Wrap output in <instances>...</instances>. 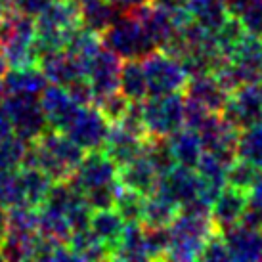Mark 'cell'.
<instances>
[{
    "label": "cell",
    "mask_w": 262,
    "mask_h": 262,
    "mask_svg": "<svg viewBox=\"0 0 262 262\" xmlns=\"http://www.w3.org/2000/svg\"><path fill=\"white\" fill-rule=\"evenodd\" d=\"M258 96H260V110H262V80L258 82Z\"/></svg>",
    "instance_id": "cell-48"
},
{
    "label": "cell",
    "mask_w": 262,
    "mask_h": 262,
    "mask_svg": "<svg viewBox=\"0 0 262 262\" xmlns=\"http://www.w3.org/2000/svg\"><path fill=\"white\" fill-rule=\"evenodd\" d=\"M12 134H14L12 121H10V117H8L4 103L0 102V140L8 138V136H12Z\"/></svg>",
    "instance_id": "cell-44"
},
{
    "label": "cell",
    "mask_w": 262,
    "mask_h": 262,
    "mask_svg": "<svg viewBox=\"0 0 262 262\" xmlns=\"http://www.w3.org/2000/svg\"><path fill=\"white\" fill-rule=\"evenodd\" d=\"M2 103H4L8 117L12 121L14 134H17L25 142H33L42 132L48 130V124H46V119H44L38 96L6 94Z\"/></svg>",
    "instance_id": "cell-7"
},
{
    "label": "cell",
    "mask_w": 262,
    "mask_h": 262,
    "mask_svg": "<svg viewBox=\"0 0 262 262\" xmlns=\"http://www.w3.org/2000/svg\"><path fill=\"white\" fill-rule=\"evenodd\" d=\"M226 59L239 69L245 84H258L262 80V37L245 33Z\"/></svg>",
    "instance_id": "cell-17"
},
{
    "label": "cell",
    "mask_w": 262,
    "mask_h": 262,
    "mask_svg": "<svg viewBox=\"0 0 262 262\" xmlns=\"http://www.w3.org/2000/svg\"><path fill=\"white\" fill-rule=\"evenodd\" d=\"M220 115L239 130L260 123L262 110L258 84H243V86L235 88L233 92H230Z\"/></svg>",
    "instance_id": "cell-11"
},
{
    "label": "cell",
    "mask_w": 262,
    "mask_h": 262,
    "mask_svg": "<svg viewBox=\"0 0 262 262\" xmlns=\"http://www.w3.org/2000/svg\"><path fill=\"white\" fill-rule=\"evenodd\" d=\"M144 235H146V249L149 260H161L168 249V241H170V233L167 228H147L144 226Z\"/></svg>",
    "instance_id": "cell-38"
},
{
    "label": "cell",
    "mask_w": 262,
    "mask_h": 262,
    "mask_svg": "<svg viewBox=\"0 0 262 262\" xmlns=\"http://www.w3.org/2000/svg\"><path fill=\"white\" fill-rule=\"evenodd\" d=\"M38 67L42 69L48 82L66 88L71 86L77 80L86 79V63H82L80 59H77L66 50L42 56L38 59Z\"/></svg>",
    "instance_id": "cell-14"
},
{
    "label": "cell",
    "mask_w": 262,
    "mask_h": 262,
    "mask_svg": "<svg viewBox=\"0 0 262 262\" xmlns=\"http://www.w3.org/2000/svg\"><path fill=\"white\" fill-rule=\"evenodd\" d=\"M184 96L203 105L205 110L211 113H220L224 110L226 100L230 92L224 90L214 75H197V77H189L188 84L184 88Z\"/></svg>",
    "instance_id": "cell-18"
},
{
    "label": "cell",
    "mask_w": 262,
    "mask_h": 262,
    "mask_svg": "<svg viewBox=\"0 0 262 262\" xmlns=\"http://www.w3.org/2000/svg\"><path fill=\"white\" fill-rule=\"evenodd\" d=\"M79 12L80 23L100 35L121 14L110 0H79Z\"/></svg>",
    "instance_id": "cell-27"
},
{
    "label": "cell",
    "mask_w": 262,
    "mask_h": 262,
    "mask_svg": "<svg viewBox=\"0 0 262 262\" xmlns=\"http://www.w3.org/2000/svg\"><path fill=\"white\" fill-rule=\"evenodd\" d=\"M124 224L126 222L115 211V207H107V209H94L92 211L88 228L107 247V251H110L111 255V251L117 245V241L121 239V235H123Z\"/></svg>",
    "instance_id": "cell-23"
},
{
    "label": "cell",
    "mask_w": 262,
    "mask_h": 262,
    "mask_svg": "<svg viewBox=\"0 0 262 262\" xmlns=\"http://www.w3.org/2000/svg\"><path fill=\"white\" fill-rule=\"evenodd\" d=\"M168 138L172 155L178 165H186V167H195L199 157L203 155V142L199 132L189 128V126H182L176 132H172Z\"/></svg>",
    "instance_id": "cell-25"
},
{
    "label": "cell",
    "mask_w": 262,
    "mask_h": 262,
    "mask_svg": "<svg viewBox=\"0 0 262 262\" xmlns=\"http://www.w3.org/2000/svg\"><path fill=\"white\" fill-rule=\"evenodd\" d=\"M19 180H21L23 203L33 207V209H38L46 201V197L54 186L50 176L35 165H21L19 167Z\"/></svg>",
    "instance_id": "cell-24"
},
{
    "label": "cell",
    "mask_w": 262,
    "mask_h": 262,
    "mask_svg": "<svg viewBox=\"0 0 262 262\" xmlns=\"http://www.w3.org/2000/svg\"><path fill=\"white\" fill-rule=\"evenodd\" d=\"M119 92L130 102H142L149 96L142 59H123L119 73Z\"/></svg>",
    "instance_id": "cell-26"
},
{
    "label": "cell",
    "mask_w": 262,
    "mask_h": 262,
    "mask_svg": "<svg viewBox=\"0 0 262 262\" xmlns=\"http://www.w3.org/2000/svg\"><path fill=\"white\" fill-rule=\"evenodd\" d=\"M102 35V42L107 46V50L121 59H144L157 50L136 14H119Z\"/></svg>",
    "instance_id": "cell-4"
},
{
    "label": "cell",
    "mask_w": 262,
    "mask_h": 262,
    "mask_svg": "<svg viewBox=\"0 0 262 262\" xmlns=\"http://www.w3.org/2000/svg\"><path fill=\"white\" fill-rule=\"evenodd\" d=\"M38 102H40L48 128L59 132L67 130V126L73 123L75 115L80 110V103L75 102L66 86L52 84V82L46 84L42 92L38 94Z\"/></svg>",
    "instance_id": "cell-12"
},
{
    "label": "cell",
    "mask_w": 262,
    "mask_h": 262,
    "mask_svg": "<svg viewBox=\"0 0 262 262\" xmlns=\"http://www.w3.org/2000/svg\"><path fill=\"white\" fill-rule=\"evenodd\" d=\"M8 237V209L0 207V249Z\"/></svg>",
    "instance_id": "cell-46"
},
{
    "label": "cell",
    "mask_w": 262,
    "mask_h": 262,
    "mask_svg": "<svg viewBox=\"0 0 262 262\" xmlns=\"http://www.w3.org/2000/svg\"><path fill=\"white\" fill-rule=\"evenodd\" d=\"M180 207L163 195L159 191H153L146 195V203H144V216H142V224L147 228H167L174 216L178 214Z\"/></svg>",
    "instance_id": "cell-29"
},
{
    "label": "cell",
    "mask_w": 262,
    "mask_h": 262,
    "mask_svg": "<svg viewBox=\"0 0 262 262\" xmlns=\"http://www.w3.org/2000/svg\"><path fill=\"white\" fill-rule=\"evenodd\" d=\"M27 149H29V142L19 138L17 134L0 140V172L21 167L27 157Z\"/></svg>",
    "instance_id": "cell-35"
},
{
    "label": "cell",
    "mask_w": 262,
    "mask_h": 262,
    "mask_svg": "<svg viewBox=\"0 0 262 262\" xmlns=\"http://www.w3.org/2000/svg\"><path fill=\"white\" fill-rule=\"evenodd\" d=\"M123 59L107 48H100L86 63V80L92 88L94 103L119 90V73Z\"/></svg>",
    "instance_id": "cell-10"
},
{
    "label": "cell",
    "mask_w": 262,
    "mask_h": 262,
    "mask_svg": "<svg viewBox=\"0 0 262 262\" xmlns=\"http://www.w3.org/2000/svg\"><path fill=\"white\" fill-rule=\"evenodd\" d=\"M50 0H15L14 8L21 14L29 15V17H37L42 14V10L48 6Z\"/></svg>",
    "instance_id": "cell-42"
},
{
    "label": "cell",
    "mask_w": 262,
    "mask_h": 262,
    "mask_svg": "<svg viewBox=\"0 0 262 262\" xmlns=\"http://www.w3.org/2000/svg\"><path fill=\"white\" fill-rule=\"evenodd\" d=\"M144 155L147 161L153 165V168L157 170V174H165L170 168L178 165L172 155L168 138H157V136H147L146 138V147H144Z\"/></svg>",
    "instance_id": "cell-33"
},
{
    "label": "cell",
    "mask_w": 262,
    "mask_h": 262,
    "mask_svg": "<svg viewBox=\"0 0 262 262\" xmlns=\"http://www.w3.org/2000/svg\"><path fill=\"white\" fill-rule=\"evenodd\" d=\"M247 203L249 191L226 184L224 189L214 199V203L211 205V219L214 222V226H216V230L226 232V230L233 228L235 224H239L241 214L245 211Z\"/></svg>",
    "instance_id": "cell-16"
},
{
    "label": "cell",
    "mask_w": 262,
    "mask_h": 262,
    "mask_svg": "<svg viewBox=\"0 0 262 262\" xmlns=\"http://www.w3.org/2000/svg\"><path fill=\"white\" fill-rule=\"evenodd\" d=\"M67 247L71 251L73 260H105V258H110L107 247L90 232V228L71 233V237L67 239Z\"/></svg>",
    "instance_id": "cell-30"
},
{
    "label": "cell",
    "mask_w": 262,
    "mask_h": 262,
    "mask_svg": "<svg viewBox=\"0 0 262 262\" xmlns=\"http://www.w3.org/2000/svg\"><path fill=\"white\" fill-rule=\"evenodd\" d=\"M96 105L102 110V113L107 117L110 123H119V121H123V117L126 115V111L130 107V100H126V98L117 90L113 94L105 96L102 100H98Z\"/></svg>",
    "instance_id": "cell-39"
},
{
    "label": "cell",
    "mask_w": 262,
    "mask_h": 262,
    "mask_svg": "<svg viewBox=\"0 0 262 262\" xmlns=\"http://www.w3.org/2000/svg\"><path fill=\"white\" fill-rule=\"evenodd\" d=\"M235 17L249 35L262 37V0H249Z\"/></svg>",
    "instance_id": "cell-40"
},
{
    "label": "cell",
    "mask_w": 262,
    "mask_h": 262,
    "mask_svg": "<svg viewBox=\"0 0 262 262\" xmlns=\"http://www.w3.org/2000/svg\"><path fill=\"white\" fill-rule=\"evenodd\" d=\"M144 203H146V195H142L138 191L128 188H119L115 197V211L123 216L124 222H142L144 216Z\"/></svg>",
    "instance_id": "cell-34"
},
{
    "label": "cell",
    "mask_w": 262,
    "mask_h": 262,
    "mask_svg": "<svg viewBox=\"0 0 262 262\" xmlns=\"http://www.w3.org/2000/svg\"><path fill=\"white\" fill-rule=\"evenodd\" d=\"M69 180L84 193L92 211L113 207L117 191L121 188L119 167L103 149L84 153V157Z\"/></svg>",
    "instance_id": "cell-3"
},
{
    "label": "cell",
    "mask_w": 262,
    "mask_h": 262,
    "mask_svg": "<svg viewBox=\"0 0 262 262\" xmlns=\"http://www.w3.org/2000/svg\"><path fill=\"white\" fill-rule=\"evenodd\" d=\"M146 71L147 92L149 96H165L184 92L188 84V73L184 69L182 61L163 50H155L142 59Z\"/></svg>",
    "instance_id": "cell-6"
},
{
    "label": "cell",
    "mask_w": 262,
    "mask_h": 262,
    "mask_svg": "<svg viewBox=\"0 0 262 262\" xmlns=\"http://www.w3.org/2000/svg\"><path fill=\"white\" fill-rule=\"evenodd\" d=\"M256 172H258V167L249 163V161L241 159V157H235V159L226 167V184L228 186H233V188L245 189V191H251V186L255 182Z\"/></svg>",
    "instance_id": "cell-36"
},
{
    "label": "cell",
    "mask_w": 262,
    "mask_h": 262,
    "mask_svg": "<svg viewBox=\"0 0 262 262\" xmlns=\"http://www.w3.org/2000/svg\"><path fill=\"white\" fill-rule=\"evenodd\" d=\"M84 149L77 146L66 132L46 130L29 142L23 165H35L52 178V182H66L77 170L84 157Z\"/></svg>",
    "instance_id": "cell-2"
},
{
    "label": "cell",
    "mask_w": 262,
    "mask_h": 262,
    "mask_svg": "<svg viewBox=\"0 0 262 262\" xmlns=\"http://www.w3.org/2000/svg\"><path fill=\"white\" fill-rule=\"evenodd\" d=\"M199 260H211V262L230 260V253H228V247H226L224 233L214 232L209 235V239L205 241L203 247H201Z\"/></svg>",
    "instance_id": "cell-41"
},
{
    "label": "cell",
    "mask_w": 262,
    "mask_h": 262,
    "mask_svg": "<svg viewBox=\"0 0 262 262\" xmlns=\"http://www.w3.org/2000/svg\"><path fill=\"white\" fill-rule=\"evenodd\" d=\"M14 2L15 0H0V14H2V12H8V10H12V8H14Z\"/></svg>",
    "instance_id": "cell-47"
},
{
    "label": "cell",
    "mask_w": 262,
    "mask_h": 262,
    "mask_svg": "<svg viewBox=\"0 0 262 262\" xmlns=\"http://www.w3.org/2000/svg\"><path fill=\"white\" fill-rule=\"evenodd\" d=\"M224 239L230 253V260H260L262 258V232L247 226L235 224L226 230Z\"/></svg>",
    "instance_id": "cell-19"
},
{
    "label": "cell",
    "mask_w": 262,
    "mask_h": 262,
    "mask_svg": "<svg viewBox=\"0 0 262 262\" xmlns=\"http://www.w3.org/2000/svg\"><path fill=\"white\" fill-rule=\"evenodd\" d=\"M235 153H237V157L253 163L258 168L262 167V121L239 130Z\"/></svg>",
    "instance_id": "cell-32"
},
{
    "label": "cell",
    "mask_w": 262,
    "mask_h": 262,
    "mask_svg": "<svg viewBox=\"0 0 262 262\" xmlns=\"http://www.w3.org/2000/svg\"><path fill=\"white\" fill-rule=\"evenodd\" d=\"M111 123L102 113V110L96 103H88L80 105L79 113L75 115L73 123L67 126L66 134L84 151H94L103 147Z\"/></svg>",
    "instance_id": "cell-8"
},
{
    "label": "cell",
    "mask_w": 262,
    "mask_h": 262,
    "mask_svg": "<svg viewBox=\"0 0 262 262\" xmlns=\"http://www.w3.org/2000/svg\"><path fill=\"white\" fill-rule=\"evenodd\" d=\"M184 92L165 96H147L142 100V123L146 136L167 138L184 126Z\"/></svg>",
    "instance_id": "cell-5"
},
{
    "label": "cell",
    "mask_w": 262,
    "mask_h": 262,
    "mask_svg": "<svg viewBox=\"0 0 262 262\" xmlns=\"http://www.w3.org/2000/svg\"><path fill=\"white\" fill-rule=\"evenodd\" d=\"M111 4L121 12V14H132L140 8L151 4V0H110Z\"/></svg>",
    "instance_id": "cell-43"
},
{
    "label": "cell",
    "mask_w": 262,
    "mask_h": 262,
    "mask_svg": "<svg viewBox=\"0 0 262 262\" xmlns=\"http://www.w3.org/2000/svg\"><path fill=\"white\" fill-rule=\"evenodd\" d=\"M249 197L258 201V203H262V167L258 168V172H256V178H255V182H253V186H251Z\"/></svg>",
    "instance_id": "cell-45"
},
{
    "label": "cell",
    "mask_w": 262,
    "mask_h": 262,
    "mask_svg": "<svg viewBox=\"0 0 262 262\" xmlns=\"http://www.w3.org/2000/svg\"><path fill=\"white\" fill-rule=\"evenodd\" d=\"M188 14L197 25L214 33L228 19L230 12L224 0H188Z\"/></svg>",
    "instance_id": "cell-28"
},
{
    "label": "cell",
    "mask_w": 262,
    "mask_h": 262,
    "mask_svg": "<svg viewBox=\"0 0 262 262\" xmlns=\"http://www.w3.org/2000/svg\"><path fill=\"white\" fill-rule=\"evenodd\" d=\"M155 191L172 199L178 207L197 201L199 195V176L195 168L186 165H174L168 172L159 176Z\"/></svg>",
    "instance_id": "cell-13"
},
{
    "label": "cell",
    "mask_w": 262,
    "mask_h": 262,
    "mask_svg": "<svg viewBox=\"0 0 262 262\" xmlns=\"http://www.w3.org/2000/svg\"><path fill=\"white\" fill-rule=\"evenodd\" d=\"M216 230L211 219V207L201 201H193L189 205L180 207L174 220L168 224V249L163 260H199V253L209 235Z\"/></svg>",
    "instance_id": "cell-1"
},
{
    "label": "cell",
    "mask_w": 262,
    "mask_h": 262,
    "mask_svg": "<svg viewBox=\"0 0 262 262\" xmlns=\"http://www.w3.org/2000/svg\"><path fill=\"white\" fill-rule=\"evenodd\" d=\"M23 203L21 180H19V168L0 172V207L12 209Z\"/></svg>",
    "instance_id": "cell-37"
},
{
    "label": "cell",
    "mask_w": 262,
    "mask_h": 262,
    "mask_svg": "<svg viewBox=\"0 0 262 262\" xmlns=\"http://www.w3.org/2000/svg\"><path fill=\"white\" fill-rule=\"evenodd\" d=\"M197 132L201 136L205 151L212 153L222 163L230 165L237 157L235 151H237L239 128H235L233 124L228 123L220 113H211Z\"/></svg>",
    "instance_id": "cell-9"
},
{
    "label": "cell",
    "mask_w": 262,
    "mask_h": 262,
    "mask_svg": "<svg viewBox=\"0 0 262 262\" xmlns=\"http://www.w3.org/2000/svg\"><path fill=\"white\" fill-rule=\"evenodd\" d=\"M111 260H132L142 262L149 260L146 249V235H144V224L142 222H126L121 239L117 241L110 255Z\"/></svg>",
    "instance_id": "cell-22"
},
{
    "label": "cell",
    "mask_w": 262,
    "mask_h": 262,
    "mask_svg": "<svg viewBox=\"0 0 262 262\" xmlns=\"http://www.w3.org/2000/svg\"><path fill=\"white\" fill-rule=\"evenodd\" d=\"M4 94H27L38 96L48 84L42 69L38 66L27 67H8L6 75L2 77Z\"/></svg>",
    "instance_id": "cell-21"
},
{
    "label": "cell",
    "mask_w": 262,
    "mask_h": 262,
    "mask_svg": "<svg viewBox=\"0 0 262 262\" xmlns=\"http://www.w3.org/2000/svg\"><path fill=\"white\" fill-rule=\"evenodd\" d=\"M146 138L147 136H142L138 132L126 128L124 124L111 123L107 138H105V144H103L102 149L115 161L117 167H121V165L136 159L144 153Z\"/></svg>",
    "instance_id": "cell-15"
},
{
    "label": "cell",
    "mask_w": 262,
    "mask_h": 262,
    "mask_svg": "<svg viewBox=\"0 0 262 262\" xmlns=\"http://www.w3.org/2000/svg\"><path fill=\"white\" fill-rule=\"evenodd\" d=\"M100 48H102V35L88 29L80 23L79 27L69 35L63 50L69 52L77 59H80L82 63H88V59L92 58Z\"/></svg>",
    "instance_id": "cell-31"
},
{
    "label": "cell",
    "mask_w": 262,
    "mask_h": 262,
    "mask_svg": "<svg viewBox=\"0 0 262 262\" xmlns=\"http://www.w3.org/2000/svg\"><path fill=\"white\" fill-rule=\"evenodd\" d=\"M2 96H4V84H2V79H0V100H2Z\"/></svg>",
    "instance_id": "cell-49"
},
{
    "label": "cell",
    "mask_w": 262,
    "mask_h": 262,
    "mask_svg": "<svg viewBox=\"0 0 262 262\" xmlns=\"http://www.w3.org/2000/svg\"><path fill=\"white\" fill-rule=\"evenodd\" d=\"M157 182H159V174L144 153L119 167V184L123 188L138 191L142 195L153 193L157 188Z\"/></svg>",
    "instance_id": "cell-20"
}]
</instances>
